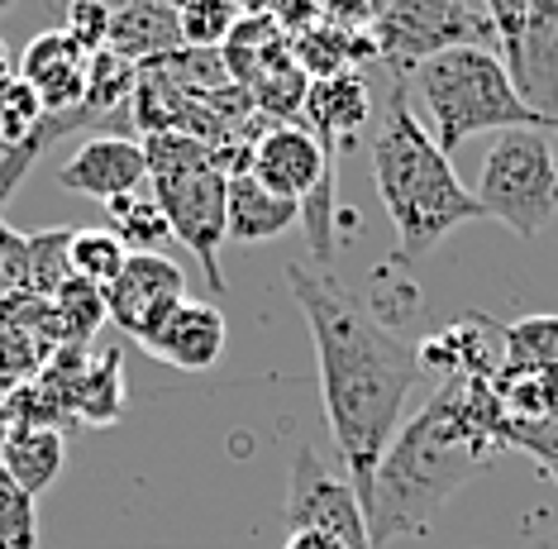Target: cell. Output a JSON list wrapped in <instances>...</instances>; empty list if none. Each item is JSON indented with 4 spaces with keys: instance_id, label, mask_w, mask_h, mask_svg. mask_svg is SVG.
I'll return each mask as SVG.
<instances>
[{
    "instance_id": "cell-17",
    "label": "cell",
    "mask_w": 558,
    "mask_h": 549,
    "mask_svg": "<svg viewBox=\"0 0 558 549\" xmlns=\"http://www.w3.org/2000/svg\"><path fill=\"white\" fill-rule=\"evenodd\" d=\"M138 82H144V72L134 68L130 58L110 53V48H100V53L86 58V92H82V106L100 115V120H124L134 106V92Z\"/></svg>"
},
{
    "instance_id": "cell-24",
    "label": "cell",
    "mask_w": 558,
    "mask_h": 549,
    "mask_svg": "<svg viewBox=\"0 0 558 549\" xmlns=\"http://www.w3.org/2000/svg\"><path fill=\"white\" fill-rule=\"evenodd\" d=\"M487 20L497 34V58L511 72L515 92L525 82V38H530V0H487Z\"/></svg>"
},
{
    "instance_id": "cell-14",
    "label": "cell",
    "mask_w": 558,
    "mask_h": 549,
    "mask_svg": "<svg viewBox=\"0 0 558 549\" xmlns=\"http://www.w3.org/2000/svg\"><path fill=\"white\" fill-rule=\"evenodd\" d=\"M62 440L58 426H24V420H5V435H0V464L5 474L20 482L29 497H44L62 474Z\"/></svg>"
},
{
    "instance_id": "cell-21",
    "label": "cell",
    "mask_w": 558,
    "mask_h": 549,
    "mask_svg": "<svg viewBox=\"0 0 558 549\" xmlns=\"http://www.w3.org/2000/svg\"><path fill=\"white\" fill-rule=\"evenodd\" d=\"M106 215H110V235L130 253H162V244L172 239L168 215L158 211L154 196H138V191L134 196H120L106 206Z\"/></svg>"
},
{
    "instance_id": "cell-9",
    "label": "cell",
    "mask_w": 558,
    "mask_h": 549,
    "mask_svg": "<svg viewBox=\"0 0 558 549\" xmlns=\"http://www.w3.org/2000/svg\"><path fill=\"white\" fill-rule=\"evenodd\" d=\"M100 297H106L110 321L144 344L186 301V273L168 253H130V263L120 267V277Z\"/></svg>"
},
{
    "instance_id": "cell-16",
    "label": "cell",
    "mask_w": 558,
    "mask_h": 549,
    "mask_svg": "<svg viewBox=\"0 0 558 549\" xmlns=\"http://www.w3.org/2000/svg\"><path fill=\"white\" fill-rule=\"evenodd\" d=\"M301 220V206L287 196H272L268 187H258L248 172L230 177V211H225V235L234 244H263V239L287 235Z\"/></svg>"
},
{
    "instance_id": "cell-4",
    "label": "cell",
    "mask_w": 558,
    "mask_h": 549,
    "mask_svg": "<svg viewBox=\"0 0 558 549\" xmlns=\"http://www.w3.org/2000/svg\"><path fill=\"white\" fill-rule=\"evenodd\" d=\"M415 92L425 100L429 115V134H435L439 153H459V144H468L473 134L487 130H544L558 134V115L530 106L525 96L515 92L506 62L492 53V48H449V53L421 62L411 72Z\"/></svg>"
},
{
    "instance_id": "cell-1",
    "label": "cell",
    "mask_w": 558,
    "mask_h": 549,
    "mask_svg": "<svg viewBox=\"0 0 558 549\" xmlns=\"http://www.w3.org/2000/svg\"><path fill=\"white\" fill-rule=\"evenodd\" d=\"M287 283L315 344L329 435H335V450L344 458V478L359 492L367 516L377 464H383L387 444L397 440L405 397L425 373L421 349L377 321L367 311V301L344 291L329 273H311L306 263H287Z\"/></svg>"
},
{
    "instance_id": "cell-22",
    "label": "cell",
    "mask_w": 558,
    "mask_h": 549,
    "mask_svg": "<svg viewBox=\"0 0 558 549\" xmlns=\"http://www.w3.org/2000/svg\"><path fill=\"white\" fill-rule=\"evenodd\" d=\"M239 0H186L177 10V29H182V48L196 53H215L220 44H230L239 29Z\"/></svg>"
},
{
    "instance_id": "cell-18",
    "label": "cell",
    "mask_w": 558,
    "mask_h": 549,
    "mask_svg": "<svg viewBox=\"0 0 558 549\" xmlns=\"http://www.w3.org/2000/svg\"><path fill=\"white\" fill-rule=\"evenodd\" d=\"M72 411H77L86 426H116L124 416V363L120 354H96L86 359V373L72 387Z\"/></svg>"
},
{
    "instance_id": "cell-25",
    "label": "cell",
    "mask_w": 558,
    "mask_h": 549,
    "mask_svg": "<svg viewBox=\"0 0 558 549\" xmlns=\"http://www.w3.org/2000/svg\"><path fill=\"white\" fill-rule=\"evenodd\" d=\"M0 435H5V420H0ZM0 549H39L34 497L5 474V464H0Z\"/></svg>"
},
{
    "instance_id": "cell-7",
    "label": "cell",
    "mask_w": 558,
    "mask_h": 549,
    "mask_svg": "<svg viewBox=\"0 0 558 549\" xmlns=\"http://www.w3.org/2000/svg\"><path fill=\"white\" fill-rule=\"evenodd\" d=\"M377 58L391 68L415 72L421 62L449 53V48H487L497 44L487 15H473L463 0H383L373 24Z\"/></svg>"
},
{
    "instance_id": "cell-2",
    "label": "cell",
    "mask_w": 558,
    "mask_h": 549,
    "mask_svg": "<svg viewBox=\"0 0 558 549\" xmlns=\"http://www.w3.org/2000/svg\"><path fill=\"white\" fill-rule=\"evenodd\" d=\"M506 406L492 392V378L449 373L435 402L411 416L387 444L367 497V535L373 549H387L405 535H425L453 492L506 444Z\"/></svg>"
},
{
    "instance_id": "cell-5",
    "label": "cell",
    "mask_w": 558,
    "mask_h": 549,
    "mask_svg": "<svg viewBox=\"0 0 558 549\" xmlns=\"http://www.w3.org/2000/svg\"><path fill=\"white\" fill-rule=\"evenodd\" d=\"M144 153H148V177H154V201L168 215L172 239H182L196 253L210 291H225L220 249L230 244V235H225L230 172L220 168L210 144H201L192 134H177V130L148 134Z\"/></svg>"
},
{
    "instance_id": "cell-32",
    "label": "cell",
    "mask_w": 558,
    "mask_h": 549,
    "mask_svg": "<svg viewBox=\"0 0 558 549\" xmlns=\"http://www.w3.org/2000/svg\"><path fill=\"white\" fill-rule=\"evenodd\" d=\"M10 5H15V0H0V10H10Z\"/></svg>"
},
{
    "instance_id": "cell-23",
    "label": "cell",
    "mask_w": 558,
    "mask_h": 549,
    "mask_svg": "<svg viewBox=\"0 0 558 549\" xmlns=\"http://www.w3.org/2000/svg\"><path fill=\"white\" fill-rule=\"evenodd\" d=\"M53 321L62 325V344H92L96 330L110 321L106 315V297H100L96 287L77 283V277H68L58 291H53Z\"/></svg>"
},
{
    "instance_id": "cell-20",
    "label": "cell",
    "mask_w": 558,
    "mask_h": 549,
    "mask_svg": "<svg viewBox=\"0 0 558 549\" xmlns=\"http://www.w3.org/2000/svg\"><path fill=\"white\" fill-rule=\"evenodd\" d=\"M124 263H130V249L110 229H77V235H68V273L77 283L106 291L120 277Z\"/></svg>"
},
{
    "instance_id": "cell-15",
    "label": "cell",
    "mask_w": 558,
    "mask_h": 549,
    "mask_svg": "<svg viewBox=\"0 0 558 549\" xmlns=\"http://www.w3.org/2000/svg\"><path fill=\"white\" fill-rule=\"evenodd\" d=\"M367 110H373V100H367L363 76H353V72L315 76L306 86V120H311L306 130L320 139L325 153H335L339 134H353L359 124H367Z\"/></svg>"
},
{
    "instance_id": "cell-19",
    "label": "cell",
    "mask_w": 558,
    "mask_h": 549,
    "mask_svg": "<svg viewBox=\"0 0 558 549\" xmlns=\"http://www.w3.org/2000/svg\"><path fill=\"white\" fill-rule=\"evenodd\" d=\"M525 373H558V315H525L501 330V363Z\"/></svg>"
},
{
    "instance_id": "cell-13",
    "label": "cell",
    "mask_w": 558,
    "mask_h": 549,
    "mask_svg": "<svg viewBox=\"0 0 558 549\" xmlns=\"http://www.w3.org/2000/svg\"><path fill=\"white\" fill-rule=\"evenodd\" d=\"M110 53L130 58L138 72L154 68L158 58L182 53V29H177V10L154 5V0H130L110 20Z\"/></svg>"
},
{
    "instance_id": "cell-8",
    "label": "cell",
    "mask_w": 558,
    "mask_h": 549,
    "mask_svg": "<svg viewBox=\"0 0 558 549\" xmlns=\"http://www.w3.org/2000/svg\"><path fill=\"white\" fill-rule=\"evenodd\" d=\"M287 530H325L335 540H344L349 549H373L359 492L349 488V478H339L325 464L315 444H296V454H291Z\"/></svg>"
},
{
    "instance_id": "cell-6",
    "label": "cell",
    "mask_w": 558,
    "mask_h": 549,
    "mask_svg": "<svg viewBox=\"0 0 558 549\" xmlns=\"http://www.w3.org/2000/svg\"><path fill=\"white\" fill-rule=\"evenodd\" d=\"M477 201L515 239H539L558 215V158L544 130H506L482 158Z\"/></svg>"
},
{
    "instance_id": "cell-3",
    "label": "cell",
    "mask_w": 558,
    "mask_h": 549,
    "mask_svg": "<svg viewBox=\"0 0 558 549\" xmlns=\"http://www.w3.org/2000/svg\"><path fill=\"white\" fill-rule=\"evenodd\" d=\"M373 182L397 225V259L391 267H415L444 235L468 220H487L477 191L453 172L449 153H439L429 124L405 100V76L391 86L387 115L373 134Z\"/></svg>"
},
{
    "instance_id": "cell-31",
    "label": "cell",
    "mask_w": 558,
    "mask_h": 549,
    "mask_svg": "<svg viewBox=\"0 0 558 549\" xmlns=\"http://www.w3.org/2000/svg\"><path fill=\"white\" fill-rule=\"evenodd\" d=\"M154 5H168V10H182L186 0H154Z\"/></svg>"
},
{
    "instance_id": "cell-28",
    "label": "cell",
    "mask_w": 558,
    "mask_h": 549,
    "mask_svg": "<svg viewBox=\"0 0 558 549\" xmlns=\"http://www.w3.org/2000/svg\"><path fill=\"white\" fill-rule=\"evenodd\" d=\"M506 444L535 454L544 474H558V420H506Z\"/></svg>"
},
{
    "instance_id": "cell-26",
    "label": "cell",
    "mask_w": 558,
    "mask_h": 549,
    "mask_svg": "<svg viewBox=\"0 0 558 549\" xmlns=\"http://www.w3.org/2000/svg\"><path fill=\"white\" fill-rule=\"evenodd\" d=\"M44 100H39V92H34L29 82H10L5 92H0V144L5 148H15V144H24L34 130H39V120H44Z\"/></svg>"
},
{
    "instance_id": "cell-11",
    "label": "cell",
    "mask_w": 558,
    "mask_h": 549,
    "mask_svg": "<svg viewBox=\"0 0 558 549\" xmlns=\"http://www.w3.org/2000/svg\"><path fill=\"white\" fill-rule=\"evenodd\" d=\"M225 339H230L225 315L215 311L210 301H192V297H186L168 315V321H162L154 335L144 339V349L154 354V359H162V363L182 368V373H206V368L220 363Z\"/></svg>"
},
{
    "instance_id": "cell-12",
    "label": "cell",
    "mask_w": 558,
    "mask_h": 549,
    "mask_svg": "<svg viewBox=\"0 0 558 549\" xmlns=\"http://www.w3.org/2000/svg\"><path fill=\"white\" fill-rule=\"evenodd\" d=\"M20 82H29L39 92L44 110H77L86 92V53L72 44L62 29H44L39 38H29L20 58Z\"/></svg>"
},
{
    "instance_id": "cell-10",
    "label": "cell",
    "mask_w": 558,
    "mask_h": 549,
    "mask_svg": "<svg viewBox=\"0 0 558 549\" xmlns=\"http://www.w3.org/2000/svg\"><path fill=\"white\" fill-rule=\"evenodd\" d=\"M58 182L68 191H77V196H92L100 206H110V201L134 196L148 182V153L130 134H96L62 163Z\"/></svg>"
},
{
    "instance_id": "cell-27",
    "label": "cell",
    "mask_w": 558,
    "mask_h": 549,
    "mask_svg": "<svg viewBox=\"0 0 558 549\" xmlns=\"http://www.w3.org/2000/svg\"><path fill=\"white\" fill-rule=\"evenodd\" d=\"M110 20H116V10H110L106 0H68V10H62V34L92 58L100 48H110Z\"/></svg>"
},
{
    "instance_id": "cell-29",
    "label": "cell",
    "mask_w": 558,
    "mask_h": 549,
    "mask_svg": "<svg viewBox=\"0 0 558 549\" xmlns=\"http://www.w3.org/2000/svg\"><path fill=\"white\" fill-rule=\"evenodd\" d=\"M282 549H349V545L335 540V535H325V530H287Z\"/></svg>"
},
{
    "instance_id": "cell-30",
    "label": "cell",
    "mask_w": 558,
    "mask_h": 549,
    "mask_svg": "<svg viewBox=\"0 0 558 549\" xmlns=\"http://www.w3.org/2000/svg\"><path fill=\"white\" fill-rule=\"evenodd\" d=\"M15 76H20V58H10V48L0 44V92H5V86L15 82Z\"/></svg>"
}]
</instances>
